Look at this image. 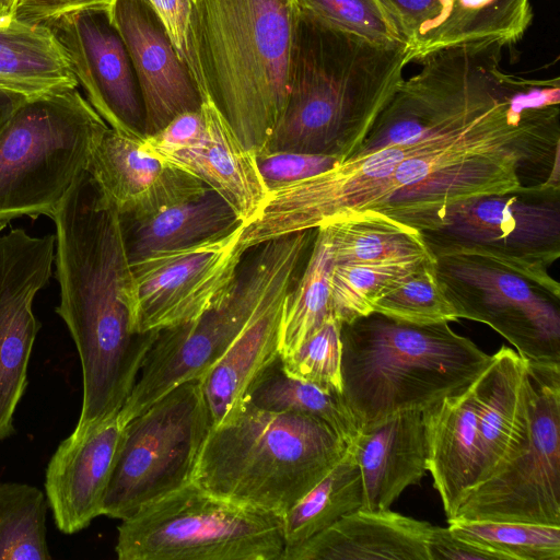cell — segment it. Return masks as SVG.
Listing matches in <instances>:
<instances>
[{"instance_id": "6da1fadb", "label": "cell", "mask_w": 560, "mask_h": 560, "mask_svg": "<svg viewBox=\"0 0 560 560\" xmlns=\"http://www.w3.org/2000/svg\"><path fill=\"white\" fill-rule=\"evenodd\" d=\"M51 218L60 287L56 312L81 362L83 398L74 429L84 431L121 409L159 331L141 334L135 326L124 226L88 170Z\"/></svg>"}, {"instance_id": "7a4b0ae2", "label": "cell", "mask_w": 560, "mask_h": 560, "mask_svg": "<svg viewBox=\"0 0 560 560\" xmlns=\"http://www.w3.org/2000/svg\"><path fill=\"white\" fill-rule=\"evenodd\" d=\"M406 45H378L299 10L289 93L266 151L355 155L401 83Z\"/></svg>"}, {"instance_id": "3957f363", "label": "cell", "mask_w": 560, "mask_h": 560, "mask_svg": "<svg viewBox=\"0 0 560 560\" xmlns=\"http://www.w3.org/2000/svg\"><path fill=\"white\" fill-rule=\"evenodd\" d=\"M294 0H191L185 62L201 102L243 145L265 150L289 93Z\"/></svg>"}, {"instance_id": "277c9868", "label": "cell", "mask_w": 560, "mask_h": 560, "mask_svg": "<svg viewBox=\"0 0 560 560\" xmlns=\"http://www.w3.org/2000/svg\"><path fill=\"white\" fill-rule=\"evenodd\" d=\"M342 397L359 430L424 411L469 386L491 354L448 323L413 325L373 312L340 324Z\"/></svg>"}, {"instance_id": "5b68a950", "label": "cell", "mask_w": 560, "mask_h": 560, "mask_svg": "<svg viewBox=\"0 0 560 560\" xmlns=\"http://www.w3.org/2000/svg\"><path fill=\"white\" fill-rule=\"evenodd\" d=\"M349 444L315 418L243 401L211 428L192 482L211 494L283 516L343 457Z\"/></svg>"}, {"instance_id": "8992f818", "label": "cell", "mask_w": 560, "mask_h": 560, "mask_svg": "<svg viewBox=\"0 0 560 560\" xmlns=\"http://www.w3.org/2000/svg\"><path fill=\"white\" fill-rule=\"evenodd\" d=\"M26 97L0 129V230L52 217L109 127L78 89Z\"/></svg>"}, {"instance_id": "52a82bcc", "label": "cell", "mask_w": 560, "mask_h": 560, "mask_svg": "<svg viewBox=\"0 0 560 560\" xmlns=\"http://www.w3.org/2000/svg\"><path fill=\"white\" fill-rule=\"evenodd\" d=\"M119 560H282V516L195 482L142 506L117 528Z\"/></svg>"}, {"instance_id": "ba28073f", "label": "cell", "mask_w": 560, "mask_h": 560, "mask_svg": "<svg viewBox=\"0 0 560 560\" xmlns=\"http://www.w3.org/2000/svg\"><path fill=\"white\" fill-rule=\"evenodd\" d=\"M433 256L490 260L560 296V187L477 196L446 207L419 231Z\"/></svg>"}, {"instance_id": "9c48e42d", "label": "cell", "mask_w": 560, "mask_h": 560, "mask_svg": "<svg viewBox=\"0 0 560 560\" xmlns=\"http://www.w3.org/2000/svg\"><path fill=\"white\" fill-rule=\"evenodd\" d=\"M211 428L200 378L179 384L128 421L102 515L125 520L191 482Z\"/></svg>"}, {"instance_id": "30bf717a", "label": "cell", "mask_w": 560, "mask_h": 560, "mask_svg": "<svg viewBox=\"0 0 560 560\" xmlns=\"http://www.w3.org/2000/svg\"><path fill=\"white\" fill-rule=\"evenodd\" d=\"M315 233L296 232L261 244L246 273L238 278L248 302L245 323L200 378L212 428L236 413L256 377L279 355L285 300L308 257Z\"/></svg>"}, {"instance_id": "8fae6325", "label": "cell", "mask_w": 560, "mask_h": 560, "mask_svg": "<svg viewBox=\"0 0 560 560\" xmlns=\"http://www.w3.org/2000/svg\"><path fill=\"white\" fill-rule=\"evenodd\" d=\"M527 440L468 493L454 518L560 526V364H527Z\"/></svg>"}, {"instance_id": "7c38bea8", "label": "cell", "mask_w": 560, "mask_h": 560, "mask_svg": "<svg viewBox=\"0 0 560 560\" xmlns=\"http://www.w3.org/2000/svg\"><path fill=\"white\" fill-rule=\"evenodd\" d=\"M439 284L458 318L490 326L527 364H560V296L490 260L434 258Z\"/></svg>"}, {"instance_id": "4fadbf2b", "label": "cell", "mask_w": 560, "mask_h": 560, "mask_svg": "<svg viewBox=\"0 0 560 560\" xmlns=\"http://www.w3.org/2000/svg\"><path fill=\"white\" fill-rule=\"evenodd\" d=\"M243 223L231 232L130 261L133 322L141 334L191 320L218 306L237 282Z\"/></svg>"}, {"instance_id": "5bb4252c", "label": "cell", "mask_w": 560, "mask_h": 560, "mask_svg": "<svg viewBox=\"0 0 560 560\" xmlns=\"http://www.w3.org/2000/svg\"><path fill=\"white\" fill-rule=\"evenodd\" d=\"M56 235L23 229L0 235V442L14 432L13 417L27 386V370L40 324L33 302L49 281Z\"/></svg>"}, {"instance_id": "9a60e30c", "label": "cell", "mask_w": 560, "mask_h": 560, "mask_svg": "<svg viewBox=\"0 0 560 560\" xmlns=\"http://www.w3.org/2000/svg\"><path fill=\"white\" fill-rule=\"evenodd\" d=\"M68 58L85 98L119 132L143 138L144 114L125 43L106 10H80L44 22Z\"/></svg>"}, {"instance_id": "2e32d148", "label": "cell", "mask_w": 560, "mask_h": 560, "mask_svg": "<svg viewBox=\"0 0 560 560\" xmlns=\"http://www.w3.org/2000/svg\"><path fill=\"white\" fill-rule=\"evenodd\" d=\"M248 311L240 280L218 306L162 329L148 351L131 394L119 410L127 423L179 384L201 378L242 329Z\"/></svg>"}, {"instance_id": "e0dca14e", "label": "cell", "mask_w": 560, "mask_h": 560, "mask_svg": "<svg viewBox=\"0 0 560 560\" xmlns=\"http://www.w3.org/2000/svg\"><path fill=\"white\" fill-rule=\"evenodd\" d=\"M108 12L137 78L144 137L158 132L179 114L198 110V89L151 7L144 0H115Z\"/></svg>"}, {"instance_id": "ac0fdd59", "label": "cell", "mask_w": 560, "mask_h": 560, "mask_svg": "<svg viewBox=\"0 0 560 560\" xmlns=\"http://www.w3.org/2000/svg\"><path fill=\"white\" fill-rule=\"evenodd\" d=\"M141 139L108 127L86 168L120 218L142 219L210 190L190 173L145 152Z\"/></svg>"}, {"instance_id": "d6986e66", "label": "cell", "mask_w": 560, "mask_h": 560, "mask_svg": "<svg viewBox=\"0 0 560 560\" xmlns=\"http://www.w3.org/2000/svg\"><path fill=\"white\" fill-rule=\"evenodd\" d=\"M119 411L58 445L45 472V495L63 534L86 528L102 515L125 425Z\"/></svg>"}, {"instance_id": "ffe728a7", "label": "cell", "mask_w": 560, "mask_h": 560, "mask_svg": "<svg viewBox=\"0 0 560 560\" xmlns=\"http://www.w3.org/2000/svg\"><path fill=\"white\" fill-rule=\"evenodd\" d=\"M200 108L203 128L195 139L175 148L144 151L199 178L245 223L268 194L255 154L243 145L214 106L201 102Z\"/></svg>"}, {"instance_id": "44dd1931", "label": "cell", "mask_w": 560, "mask_h": 560, "mask_svg": "<svg viewBox=\"0 0 560 560\" xmlns=\"http://www.w3.org/2000/svg\"><path fill=\"white\" fill-rule=\"evenodd\" d=\"M477 398L479 482L495 474L524 446L529 425L527 362L502 346L472 382Z\"/></svg>"}, {"instance_id": "7402d4cb", "label": "cell", "mask_w": 560, "mask_h": 560, "mask_svg": "<svg viewBox=\"0 0 560 560\" xmlns=\"http://www.w3.org/2000/svg\"><path fill=\"white\" fill-rule=\"evenodd\" d=\"M431 527L389 509H358L285 549L282 560H429Z\"/></svg>"}, {"instance_id": "603a6c76", "label": "cell", "mask_w": 560, "mask_h": 560, "mask_svg": "<svg viewBox=\"0 0 560 560\" xmlns=\"http://www.w3.org/2000/svg\"><path fill=\"white\" fill-rule=\"evenodd\" d=\"M427 470L447 521L479 482L477 398L472 383L422 411Z\"/></svg>"}, {"instance_id": "cb8c5ba5", "label": "cell", "mask_w": 560, "mask_h": 560, "mask_svg": "<svg viewBox=\"0 0 560 560\" xmlns=\"http://www.w3.org/2000/svg\"><path fill=\"white\" fill-rule=\"evenodd\" d=\"M361 472V509L387 510L427 470L422 412L397 413L359 430L349 444Z\"/></svg>"}, {"instance_id": "d4e9b609", "label": "cell", "mask_w": 560, "mask_h": 560, "mask_svg": "<svg viewBox=\"0 0 560 560\" xmlns=\"http://www.w3.org/2000/svg\"><path fill=\"white\" fill-rule=\"evenodd\" d=\"M533 19L529 0H440V12L407 48L408 60L419 61L448 47L517 43Z\"/></svg>"}, {"instance_id": "484cf974", "label": "cell", "mask_w": 560, "mask_h": 560, "mask_svg": "<svg viewBox=\"0 0 560 560\" xmlns=\"http://www.w3.org/2000/svg\"><path fill=\"white\" fill-rule=\"evenodd\" d=\"M73 86L78 82L49 26L0 20V90L31 97Z\"/></svg>"}, {"instance_id": "4316f807", "label": "cell", "mask_w": 560, "mask_h": 560, "mask_svg": "<svg viewBox=\"0 0 560 560\" xmlns=\"http://www.w3.org/2000/svg\"><path fill=\"white\" fill-rule=\"evenodd\" d=\"M129 221L128 229L122 224L129 261L224 235L243 223L233 208L211 189L152 215Z\"/></svg>"}, {"instance_id": "83f0119b", "label": "cell", "mask_w": 560, "mask_h": 560, "mask_svg": "<svg viewBox=\"0 0 560 560\" xmlns=\"http://www.w3.org/2000/svg\"><path fill=\"white\" fill-rule=\"evenodd\" d=\"M245 401L271 412L303 415L323 421L351 444L359 427L342 394L288 375L278 355L254 381Z\"/></svg>"}, {"instance_id": "f1b7e54d", "label": "cell", "mask_w": 560, "mask_h": 560, "mask_svg": "<svg viewBox=\"0 0 560 560\" xmlns=\"http://www.w3.org/2000/svg\"><path fill=\"white\" fill-rule=\"evenodd\" d=\"M328 226L335 264L433 258L417 229L375 210L353 213Z\"/></svg>"}, {"instance_id": "f546056e", "label": "cell", "mask_w": 560, "mask_h": 560, "mask_svg": "<svg viewBox=\"0 0 560 560\" xmlns=\"http://www.w3.org/2000/svg\"><path fill=\"white\" fill-rule=\"evenodd\" d=\"M334 265L329 226L316 230L308 257L290 290L279 334V355L294 352L332 315L330 272Z\"/></svg>"}, {"instance_id": "4dcf8cb0", "label": "cell", "mask_w": 560, "mask_h": 560, "mask_svg": "<svg viewBox=\"0 0 560 560\" xmlns=\"http://www.w3.org/2000/svg\"><path fill=\"white\" fill-rule=\"evenodd\" d=\"M362 499L361 472L349 445L338 464L282 516L285 549L361 509Z\"/></svg>"}, {"instance_id": "1f68e13d", "label": "cell", "mask_w": 560, "mask_h": 560, "mask_svg": "<svg viewBox=\"0 0 560 560\" xmlns=\"http://www.w3.org/2000/svg\"><path fill=\"white\" fill-rule=\"evenodd\" d=\"M48 501L24 482L0 483V560H49L46 529Z\"/></svg>"}, {"instance_id": "d6a6232c", "label": "cell", "mask_w": 560, "mask_h": 560, "mask_svg": "<svg viewBox=\"0 0 560 560\" xmlns=\"http://www.w3.org/2000/svg\"><path fill=\"white\" fill-rule=\"evenodd\" d=\"M423 260L334 262L329 282L332 315L342 324L373 313L376 301Z\"/></svg>"}, {"instance_id": "836d02e7", "label": "cell", "mask_w": 560, "mask_h": 560, "mask_svg": "<svg viewBox=\"0 0 560 560\" xmlns=\"http://www.w3.org/2000/svg\"><path fill=\"white\" fill-rule=\"evenodd\" d=\"M457 537L501 555L504 560H560V526L453 518Z\"/></svg>"}, {"instance_id": "e575fe53", "label": "cell", "mask_w": 560, "mask_h": 560, "mask_svg": "<svg viewBox=\"0 0 560 560\" xmlns=\"http://www.w3.org/2000/svg\"><path fill=\"white\" fill-rule=\"evenodd\" d=\"M373 312L413 325L459 319L439 284L434 258L420 262L406 278L385 292L374 304Z\"/></svg>"}, {"instance_id": "d590c367", "label": "cell", "mask_w": 560, "mask_h": 560, "mask_svg": "<svg viewBox=\"0 0 560 560\" xmlns=\"http://www.w3.org/2000/svg\"><path fill=\"white\" fill-rule=\"evenodd\" d=\"M299 10L378 45H406L378 0H294Z\"/></svg>"}, {"instance_id": "8d00e7d4", "label": "cell", "mask_w": 560, "mask_h": 560, "mask_svg": "<svg viewBox=\"0 0 560 560\" xmlns=\"http://www.w3.org/2000/svg\"><path fill=\"white\" fill-rule=\"evenodd\" d=\"M281 361L288 375L342 394L340 323L330 315L310 338Z\"/></svg>"}, {"instance_id": "74e56055", "label": "cell", "mask_w": 560, "mask_h": 560, "mask_svg": "<svg viewBox=\"0 0 560 560\" xmlns=\"http://www.w3.org/2000/svg\"><path fill=\"white\" fill-rule=\"evenodd\" d=\"M255 158L268 191L313 177L340 163L329 155L290 151L264 150Z\"/></svg>"}, {"instance_id": "f35d334b", "label": "cell", "mask_w": 560, "mask_h": 560, "mask_svg": "<svg viewBox=\"0 0 560 560\" xmlns=\"http://www.w3.org/2000/svg\"><path fill=\"white\" fill-rule=\"evenodd\" d=\"M407 48L429 27L440 12V0H378Z\"/></svg>"}, {"instance_id": "ab89813d", "label": "cell", "mask_w": 560, "mask_h": 560, "mask_svg": "<svg viewBox=\"0 0 560 560\" xmlns=\"http://www.w3.org/2000/svg\"><path fill=\"white\" fill-rule=\"evenodd\" d=\"M429 560H504L489 549L455 536L448 527L432 525L428 539Z\"/></svg>"}, {"instance_id": "60d3db41", "label": "cell", "mask_w": 560, "mask_h": 560, "mask_svg": "<svg viewBox=\"0 0 560 560\" xmlns=\"http://www.w3.org/2000/svg\"><path fill=\"white\" fill-rule=\"evenodd\" d=\"M115 0H18L11 16L31 23H44L80 10L109 11Z\"/></svg>"}, {"instance_id": "b9f144b4", "label": "cell", "mask_w": 560, "mask_h": 560, "mask_svg": "<svg viewBox=\"0 0 560 560\" xmlns=\"http://www.w3.org/2000/svg\"><path fill=\"white\" fill-rule=\"evenodd\" d=\"M161 21L179 57L185 61L186 28L191 0H144Z\"/></svg>"}, {"instance_id": "7bdbcfd3", "label": "cell", "mask_w": 560, "mask_h": 560, "mask_svg": "<svg viewBox=\"0 0 560 560\" xmlns=\"http://www.w3.org/2000/svg\"><path fill=\"white\" fill-rule=\"evenodd\" d=\"M25 96L0 90V129Z\"/></svg>"}, {"instance_id": "ee69618b", "label": "cell", "mask_w": 560, "mask_h": 560, "mask_svg": "<svg viewBox=\"0 0 560 560\" xmlns=\"http://www.w3.org/2000/svg\"><path fill=\"white\" fill-rule=\"evenodd\" d=\"M18 0H0L3 11L7 16H11Z\"/></svg>"}, {"instance_id": "f6af8a7d", "label": "cell", "mask_w": 560, "mask_h": 560, "mask_svg": "<svg viewBox=\"0 0 560 560\" xmlns=\"http://www.w3.org/2000/svg\"><path fill=\"white\" fill-rule=\"evenodd\" d=\"M5 16H7V15H5V13H4V11H3V8H2V5H1V3H0V20H1V19H3V18H5Z\"/></svg>"}]
</instances>
